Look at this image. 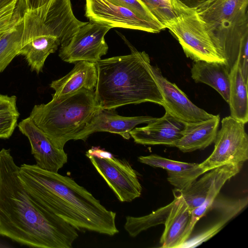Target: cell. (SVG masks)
Returning a JSON list of instances; mask_svg holds the SVG:
<instances>
[{
    "instance_id": "cell-25",
    "label": "cell",
    "mask_w": 248,
    "mask_h": 248,
    "mask_svg": "<svg viewBox=\"0 0 248 248\" xmlns=\"http://www.w3.org/2000/svg\"><path fill=\"white\" fill-rule=\"evenodd\" d=\"M172 204L173 201L169 204L144 216L126 217L124 229L130 236L134 237L151 227L164 224Z\"/></svg>"
},
{
    "instance_id": "cell-10",
    "label": "cell",
    "mask_w": 248,
    "mask_h": 248,
    "mask_svg": "<svg viewBox=\"0 0 248 248\" xmlns=\"http://www.w3.org/2000/svg\"><path fill=\"white\" fill-rule=\"evenodd\" d=\"M85 16L90 21L111 28H125L150 33H158L165 29L110 0H85Z\"/></svg>"
},
{
    "instance_id": "cell-15",
    "label": "cell",
    "mask_w": 248,
    "mask_h": 248,
    "mask_svg": "<svg viewBox=\"0 0 248 248\" xmlns=\"http://www.w3.org/2000/svg\"><path fill=\"white\" fill-rule=\"evenodd\" d=\"M173 193V204L164 224L160 248H181L194 229L191 225L192 210L178 190L174 188Z\"/></svg>"
},
{
    "instance_id": "cell-34",
    "label": "cell",
    "mask_w": 248,
    "mask_h": 248,
    "mask_svg": "<svg viewBox=\"0 0 248 248\" xmlns=\"http://www.w3.org/2000/svg\"><path fill=\"white\" fill-rule=\"evenodd\" d=\"M186 6L191 8H195L201 4L208 0H178Z\"/></svg>"
},
{
    "instance_id": "cell-18",
    "label": "cell",
    "mask_w": 248,
    "mask_h": 248,
    "mask_svg": "<svg viewBox=\"0 0 248 248\" xmlns=\"http://www.w3.org/2000/svg\"><path fill=\"white\" fill-rule=\"evenodd\" d=\"M97 81L96 63L79 61L62 78L52 81L50 87L55 91L53 97L65 96L81 89L94 91Z\"/></svg>"
},
{
    "instance_id": "cell-16",
    "label": "cell",
    "mask_w": 248,
    "mask_h": 248,
    "mask_svg": "<svg viewBox=\"0 0 248 248\" xmlns=\"http://www.w3.org/2000/svg\"><path fill=\"white\" fill-rule=\"evenodd\" d=\"M186 123L166 111L162 117L157 118L145 126L133 128L129 134L138 144L172 147L181 137Z\"/></svg>"
},
{
    "instance_id": "cell-13",
    "label": "cell",
    "mask_w": 248,
    "mask_h": 248,
    "mask_svg": "<svg viewBox=\"0 0 248 248\" xmlns=\"http://www.w3.org/2000/svg\"><path fill=\"white\" fill-rule=\"evenodd\" d=\"M20 131L29 139L36 165L50 171L58 172L67 163L68 157L64 150L56 147L47 137L28 117L18 124Z\"/></svg>"
},
{
    "instance_id": "cell-26",
    "label": "cell",
    "mask_w": 248,
    "mask_h": 248,
    "mask_svg": "<svg viewBox=\"0 0 248 248\" xmlns=\"http://www.w3.org/2000/svg\"><path fill=\"white\" fill-rule=\"evenodd\" d=\"M16 97L0 94V139H8L17 126Z\"/></svg>"
},
{
    "instance_id": "cell-31",
    "label": "cell",
    "mask_w": 248,
    "mask_h": 248,
    "mask_svg": "<svg viewBox=\"0 0 248 248\" xmlns=\"http://www.w3.org/2000/svg\"><path fill=\"white\" fill-rule=\"evenodd\" d=\"M127 8L146 19L163 26L141 0H110Z\"/></svg>"
},
{
    "instance_id": "cell-24",
    "label": "cell",
    "mask_w": 248,
    "mask_h": 248,
    "mask_svg": "<svg viewBox=\"0 0 248 248\" xmlns=\"http://www.w3.org/2000/svg\"><path fill=\"white\" fill-rule=\"evenodd\" d=\"M23 28V16L18 22L0 38V73L18 55Z\"/></svg>"
},
{
    "instance_id": "cell-5",
    "label": "cell",
    "mask_w": 248,
    "mask_h": 248,
    "mask_svg": "<svg viewBox=\"0 0 248 248\" xmlns=\"http://www.w3.org/2000/svg\"><path fill=\"white\" fill-rule=\"evenodd\" d=\"M248 0H208L195 8L230 70L248 42Z\"/></svg>"
},
{
    "instance_id": "cell-32",
    "label": "cell",
    "mask_w": 248,
    "mask_h": 248,
    "mask_svg": "<svg viewBox=\"0 0 248 248\" xmlns=\"http://www.w3.org/2000/svg\"><path fill=\"white\" fill-rule=\"evenodd\" d=\"M26 9L32 11L42 18L45 16L47 8L52 0H23Z\"/></svg>"
},
{
    "instance_id": "cell-7",
    "label": "cell",
    "mask_w": 248,
    "mask_h": 248,
    "mask_svg": "<svg viewBox=\"0 0 248 248\" xmlns=\"http://www.w3.org/2000/svg\"><path fill=\"white\" fill-rule=\"evenodd\" d=\"M245 124L231 115L223 118L212 153L199 167L204 173L230 164H243L248 159V137Z\"/></svg>"
},
{
    "instance_id": "cell-1",
    "label": "cell",
    "mask_w": 248,
    "mask_h": 248,
    "mask_svg": "<svg viewBox=\"0 0 248 248\" xmlns=\"http://www.w3.org/2000/svg\"><path fill=\"white\" fill-rule=\"evenodd\" d=\"M10 150H0V235L39 248H71L77 229L39 207L19 176Z\"/></svg>"
},
{
    "instance_id": "cell-20",
    "label": "cell",
    "mask_w": 248,
    "mask_h": 248,
    "mask_svg": "<svg viewBox=\"0 0 248 248\" xmlns=\"http://www.w3.org/2000/svg\"><path fill=\"white\" fill-rule=\"evenodd\" d=\"M230 70L225 62L194 61L191 69V78L196 83L206 84L216 90L229 103Z\"/></svg>"
},
{
    "instance_id": "cell-11",
    "label": "cell",
    "mask_w": 248,
    "mask_h": 248,
    "mask_svg": "<svg viewBox=\"0 0 248 248\" xmlns=\"http://www.w3.org/2000/svg\"><path fill=\"white\" fill-rule=\"evenodd\" d=\"M96 170L122 202H130L141 195L142 186L136 171L125 159L88 157Z\"/></svg>"
},
{
    "instance_id": "cell-22",
    "label": "cell",
    "mask_w": 248,
    "mask_h": 248,
    "mask_svg": "<svg viewBox=\"0 0 248 248\" xmlns=\"http://www.w3.org/2000/svg\"><path fill=\"white\" fill-rule=\"evenodd\" d=\"M228 165L209 170L186 188L178 190L190 210L194 209L203 203L213 184L226 170Z\"/></svg>"
},
{
    "instance_id": "cell-33",
    "label": "cell",
    "mask_w": 248,
    "mask_h": 248,
    "mask_svg": "<svg viewBox=\"0 0 248 248\" xmlns=\"http://www.w3.org/2000/svg\"><path fill=\"white\" fill-rule=\"evenodd\" d=\"M86 155L89 157L90 156H93L97 157H109L112 155L107 151L100 149L98 147H93L86 152Z\"/></svg>"
},
{
    "instance_id": "cell-19",
    "label": "cell",
    "mask_w": 248,
    "mask_h": 248,
    "mask_svg": "<svg viewBox=\"0 0 248 248\" xmlns=\"http://www.w3.org/2000/svg\"><path fill=\"white\" fill-rule=\"evenodd\" d=\"M220 122L219 115L197 122L186 123L182 136L172 147L186 153L202 150L214 142Z\"/></svg>"
},
{
    "instance_id": "cell-23",
    "label": "cell",
    "mask_w": 248,
    "mask_h": 248,
    "mask_svg": "<svg viewBox=\"0 0 248 248\" xmlns=\"http://www.w3.org/2000/svg\"><path fill=\"white\" fill-rule=\"evenodd\" d=\"M242 165L243 164H228L226 170L213 184L203 203L192 210L191 225L193 228L199 220L211 209L213 202L222 187L227 181L239 172Z\"/></svg>"
},
{
    "instance_id": "cell-12",
    "label": "cell",
    "mask_w": 248,
    "mask_h": 248,
    "mask_svg": "<svg viewBox=\"0 0 248 248\" xmlns=\"http://www.w3.org/2000/svg\"><path fill=\"white\" fill-rule=\"evenodd\" d=\"M151 68L161 90L166 111L186 123L200 122L215 116L193 103L175 83L163 76L159 68L151 65Z\"/></svg>"
},
{
    "instance_id": "cell-27",
    "label": "cell",
    "mask_w": 248,
    "mask_h": 248,
    "mask_svg": "<svg viewBox=\"0 0 248 248\" xmlns=\"http://www.w3.org/2000/svg\"><path fill=\"white\" fill-rule=\"evenodd\" d=\"M25 9L23 0H16L0 10V38L22 18Z\"/></svg>"
},
{
    "instance_id": "cell-28",
    "label": "cell",
    "mask_w": 248,
    "mask_h": 248,
    "mask_svg": "<svg viewBox=\"0 0 248 248\" xmlns=\"http://www.w3.org/2000/svg\"><path fill=\"white\" fill-rule=\"evenodd\" d=\"M248 204V198L230 200L216 197L211 209H214L221 214V218L228 222L236 216Z\"/></svg>"
},
{
    "instance_id": "cell-4",
    "label": "cell",
    "mask_w": 248,
    "mask_h": 248,
    "mask_svg": "<svg viewBox=\"0 0 248 248\" xmlns=\"http://www.w3.org/2000/svg\"><path fill=\"white\" fill-rule=\"evenodd\" d=\"M98 108L94 91L82 89L65 96L52 97L46 104L35 105L29 117L54 146L63 150Z\"/></svg>"
},
{
    "instance_id": "cell-9",
    "label": "cell",
    "mask_w": 248,
    "mask_h": 248,
    "mask_svg": "<svg viewBox=\"0 0 248 248\" xmlns=\"http://www.w3.org/2000/svg\"><path fill=\"white\" fill-rule=\"evenodd\" d=\"M110 29L109 26L89 21L67 43L61 46L59 56L69 63H96L107 53L108 47L105 36Z\"/></svg>"
},
{
    "instance_id": "cell-3",
    "label": "cell",
    "mask_w": 248,
    "mask_h": 248,
    "mask_svg": "<svg viewBox=\"0 0 248 248\" xmlns=\"http://www.w3.org/2000/svg\"><path fill=\"white\" fill-rule=\"evenodd\" d=\"M131 53L100 60L96 62L97 81L94 90L98 107L107 109L150 102L163 107L161 90L145 51H139L120 33Z\"/></svg>"
},
{
    "instance_id": "cell-14",
    "label": "cell",
    "mask_w": 248,
    "mask_h": 248,
    "mask_svg": "<svg viewBox=\"0 0 248 248\" xmlns=\"http://www.w3.org/2000/svg\"><path fill=\"white\" fill-rule=\"evenodd\" d=\"M156 118L149 116L124 117L117 114L114 109L98 108L84 127L75 136L74 140L85 141L90 135L96 132L117 134L128 140L131 137L130 131L136 125L148 124Z\"/></svg>"
},
{
    "instance_id": "cell-30",
    "label": "cell",
    "mask_w": 248,
    "mask_h": 248,
    "mask_svg": "<svg viewBox=\"0 0 248 248\" xmlns=\"http://www.w3.org/2000/svg\"><path fill=\"white\" fill-rule=\"evenodd\" d=\"M227 222L228 221L221 218L218 222L209 227V228L205 230L190 240H187L181 246V248H194L199 246L216 234L222 229Z\"/></svg>"
},
{
    "instance_id": "cell-8",
    "label": "cell",
    "mask_w": 248,
    "mask_h": 248,
    "mask_svg": "<svg viewBox=\"0 0 248 248\" xmlns=\"http://www.w3.org/2000/svg\"><path fill=\"white\" fill-rule=\"evenodd\" d=\"M21 48L18 55L24 56L31 71L42 72L45 61L60 46L50 29L35 13L25 9Z\"/></svg>"
},
{
    "instance_id": "cell-29",
    "label": "cell",
    "mask_w": 248,
    "mask_h": 248,
    "mask_svg": "<svg viewBox=\"0 0 248 248\" xmlns=\"http://www.w3.org/2000/svg\"><path fill=\"white\" fill-rule=\"evenodd\" d=\"M141 0L165 28L167 23L176 16L171 0Z\"/></svg>"
},
{
    "instance_id": "cell-21",
    "label": "cell",
    "mask_w": 248,
    "mask_h": 248,
    "mask_svg": "<svg viewBox=\"0 0 248 248\" xmlns=\"http://www.w3.org/2000/svg\"><path fill=\"white\" fill-rule=\"evenodd\" d=\"M229 105L231 116L244 124L248 121V84L245 82L238 61L230 71Z\"/></svg>"
},
{
    "instance_id": "cell-17",
    "label": "cell",
    "mask_w": 248,
    "mask_h": 248,
    "mask_svg": "<svg viewBox=\"0 0 248 248\" xmlns=\"http://www.w3.org/2000/svg\"><path fill=\"white\" fill-rule=\"evenodd\" d=\"M138 160L151 167L166 170L168 181L178 190L186 188L204 173L199 164L173 160L157 155L140 156Z\"/></svg>"
},
{
    "instance_id": "cell-35",
    "label": "cell",
    "mask_w": 248,
    "mask_h": 248,
    "mask_svg": "<svg viewBox=\"0 0 248 248\" xmlns=\"http://www.w3.org/2000/svg\"><path fill=\"white\" fill-rule=\"evenodd\" d=\"M16 0H0V10L10 4Z\"/></svg>"
},
{
    "instance_id": "cell-6",
    "label": "cell",
    "mask_w": 248,
    "mask_h": 248,
    "mask_svg": "<svg viewBox=\"0 0 248 248\" xmlns=\"http://www.w3.org/2000/svg\"><path fill=\"white\" fill-rule=\"evenodd\" d=\"M176 16L165 25L186 56L194 61L225 62L195 8L171 0Z\"/></svg>"
},
{
    "instance_id": "cell-2",
    "label": "cell",
    "mask_w": 248,
    "mask_h": 248,
    "mask_svg": "<svg viewBox=\"0 0 248 248\" xmlns=\"http://www.w3.org/2000/svg\"><path fill=\"white\" fill-rule=\"evenodd\" d=\"M19 176L25 190L41 209L78 230L113 236L119 232L116 213L107 209L73 179L35 165L22 164Z\"/></svg>"
}]
</instances>
